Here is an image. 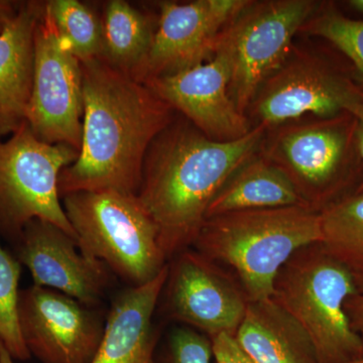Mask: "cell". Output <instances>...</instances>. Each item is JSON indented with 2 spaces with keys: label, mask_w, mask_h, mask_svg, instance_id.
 <instances>
[{
  "label": "cell",
  "mask_w": 363,
  "mask_h": 363,
  "mask_svg": "<svg viewBox=\"0 0 363 363\" xmlns=\"http://www.w3.org/2000/svg\"><path fill=\"white\" fill-rule=\"evenodd\" d=\"M63 207L81 252L104 262L131 286L149 283L167 266L156 223L138 196L73 193L64 196Z\"/></svg>",
  "instance_id": "8992f818"
},
{
  "label": "cell",
  "mask_w": 363,
  "mask_h": 363,
  "mask_svg": "<svg viewBox=\"0 0 363 363\" xmlns=\"http://www.w3.org/2000/svg\"><path fill=\"white\" fill-rule=\"evenodd\" d=\"M348 363H363V357Z\"/></svg>",
  "instance_id": "1f68e13d"
},
{
  "label": "cell",
  "mask_w": 363,
  "mask_h": 363,
  "mask_svg": "<svg viewBox=\"0 0 363 363\" xmlns=\"http://www.w3.org/2000/svg\"><path fill=\"white\" fill-rule=\"evenodd\" d=\"M345 310L353 330L357 332L363 340V286H360L357 295L347 301Z\"/></svg>",
  "instance_id": "4316f807"
},
{
  "label": "cell",
  "mask_w": 363,
  "mask_h": 363,
  "mask_svg": "<svg viewBox=\"0 0 363 363\" xmlns=\"http://www.w3.org/2000/svg\"><path fill=\"white\" fill-rule=\"evenodd\" d=\"M351 114L354 116L357 119V142L358 152H359L360 160H362L363 167V99L353 108ZM363 190V178L362 183L358 186L357 191Z\"/></svg>",
  "instance_id": "83f0119b"
},
{
  "label": "cell",
  "mask_w": 363,
  "mask_h": 363,
  "mask_svg": "<svg viewBox=\"0 0 363 363\" xmlns=\"http://www.w3.org/2000/svg\"><path fill=\"white\" fill-rule=\"evenodd\" d=\"M81 67L82 140L78 159L60 175V195H138L147 150L175 121L177 111L149 86L102 58Z\"/></svg>",
  "instance_id": "6da1fadb"
},
{
  "label": "cell",
  "mask_w": 363,
  "mask_h": 363,
  "mask_svg": "<svg viewBox=\"0 0 363 363\" xmlns=\"http://www.w3.org/2000/svg\"><path fill=\"white\" fill-rule=\"evenodd\" d=\"M60 38L81 62L101 59L104 26L89 6L77 0H52L44 4Z\"/></svg>",
  "instance_id": "7402d4cb"
},
{
  "label": "cell",
  "mask_w": 363,
  "mask_h": 363,
  "mask_svg": "<svg viewBox=\"0 0 363 363\" xmlns=\"http://www.w3.org/2000/svg\"><path fill=\"white\" fill-rule=\"evenodd\" d=\"M169 274V264L143 286L117 296L104 337L90 363H155L157 335L152 316Z\"/></svg>",
  "instance_id": "2e32d148"
},
{
  "label": "cell",
  "mask_w": 363,
  "mask_h": 363,
  "mask_svg": "<svg viewBox=\"0 0 363 363\" xmlns=\"http://www.w3.org/2000/svg\"><path fill=\"white\" fill-rule=\"evenodd\" d=\"M13 360V357L9 354L4 344L0 342V363H14Z\"/></svg>",
  "instance_id": "f546056e"
},
{
  "label": "cell",
  "mask_w": 363,
  "mask_h": 363,
  "mask_svg": "<svg viewBox=\"0 0 363 363\" xmlns=\"http://www.w3.org/2000/svg\"><path fill=\"white\" fill-rule=\"evenodd\" d=\"M211 339L213 357L216 363H255L240 347L235 336L228 333L215 335Z\"/></svg>",
  "instance_id": "484cf974"
},
{
  "label": "cell",
  "mask_w": 363,
  "mask_h": 363,
  "mask_svg": "<svg viewBox=\"0 0 363 363\" xmlns=\"http://www.w3.org/2000/svg\"><path fill=\"white\" fill-rule=\"evenodd\" d=\"M102 26V59L133 75L149 54L156 32L152 21L128 2L112 0L105 7Z\"/></svg>",
  "instance_id": "ffe728a7"
},
{
  "label": "cell",
  "mask_w": 363,
  "mask_h": 363,
  "mask_svg": "<svg viewBox=\"0 0 363 363\" xmlns=\"http://www.w3.org/2000/svg\"><path fill=\"white\" fill-rule=\"evenodd\" d=\"M363 89L315 52L294 45L283 65L260 86L245 116L272 130L304 117L328 118L353 111Z\"/></svg>",
  "instance_id": "9c48e42d"
},
{
  "label": "cell",
  "mask_w": 363,
  "mask_h": 363,
  "mask_svg": "<svg viewBox=\"0 0 363 363\" xmlns=\"http://www.w3.org/2000/svg\"><path fill=\"white\" fill-rule=\"evenodd\" d=\"M164 288L169 316L209 338L235 335L247 312L248 300L240 285L195 250L177 255Z\"/></svg>",
  "instance_id": "4fadbf2b"
},
{
  "label": "cell",
  "mask_w": 363,
  "mask_h": 363,
  "mask_svg": "<svg viewBox=\"0 0 363 363\" xmlns=\"http://www.w3.org/2000/svg\"><path fill=\"white\" fill-rule=\"evenodd\" d=\"M320 4L314 0H250L222 30L215 50L228 57L229 95L243 116L260 86L288 58L294 38Z\"/></svg>",
  "instance_id": "ba28073f"
},
{
  "label": "cell",
  "mask_w": 363,
  "mask_h": 363,
  "mask_svg": "<svg viewBox=\"0 0 363 363\" xmlns=\"http://www.w3.org/2000/svg\"><path fill=\"white\" fill-rule=\"evenodd\" d=\"M348 4H350L354 11L363 14V0H350V1H348Z\"/></svg>",
  "instance_id": "4dcf8cb0"
},
{
  "label": "cell",
  "mask_w": 363,
  "mask_h": 363,
  "mask_svg": "<svg viewBox=\"0 0 363 363\" xmlns=\"http://www.w3.org/2000/svg\"><path fill=\"white\" fill-rule=\"evenodd\" d=\"M266 128L255 126L233 142H216L184 117L152 142L138 198L159 230L167 259L191 247L208 208L241 164L257 154Z\"/></svg>",
  "instance_id": "7a4b0ae2"
},
{
  "label": "cell",
  "mask_w": 363,
  "mask_h": 363,
  "mask_svg": "<svg viewBox=\"0 0 363 363\" xmlns=\"http://www.w3.org/2000/svg\"><path fill=\"white\" fill-rule=\"evenodd\" d=\"M319 213L320 245L363 286V190L344 196Z\"/></svg>",
  "instance_id": "44dd1931"
},
{
  "label": "cell",
  "mask_w": 363,
  "mask_h": 363,
  "mask_svg": "<svg viewBox=\"0 0 363 363\" xmlns=\"http://www.w3.org/2000/svg\"><path fill=\"white\" fill-rule=\"evenodd\" d=\"M82 67L60 38L44 4L33 37L30 130L43 142L80 152L83 126Z\"/></svg>",
  "instance_id": "30bf717a"
},
{
  "label": "cell",
  "mask_w": 363,
  "mask_h": 363,
  "mask_svg": "<svg viewBox=\"0 0 363 363\" xmlns=\"http://www.w3.org/2000/svg\"><path fill=\"white\" fill-rule=\"evenodd\" d=\"M230 77L228 57L216 49L205 63L145 84L207 138L233 142L247 135L252 126L229 95Z\"/></svg>",
  "instance_id": "5bb4252c"
},
{
  "label": "cell",
  "mask_w": 363,
  "mask_h": 363,
  "mask_svg": "<svg viewBox=\"0 0 363 363\" xmlns=\"http://www.w3.org/2000/svg\"><path fill=\"white\" fill-rule=\"evenodd\" d=\"M234 336L255 363H319L307 334L272 298L248 302Z\"/></svg>",
  "instance_id": "ac0fdd59"
},
{
  "label": "cell",
  "mask_w": 363,
  "mask_h": 363,
  "mask_svg": "<svg viewBox=\"0 0 363 363\" xmlns=\"http://www.w3.org/2000/svg\"><path fill=\"white\" fill-rule=\"evenodd\" d=\"M259 152L289 179L305 206L317 212L345 196L362 164L357 119L350 112L281 124L266 131Z\"/></svg>",
  "instance_id": "5b68a950"
},
{
  "label": "cell",
  "mask_w": 363,
  "mask_h": 363,
  "mask_svg": "<svg viewBox=\"0 0 363 363\" xmlns=\"http://www.w3.org/2000/svg\"><path fill=\"white\" fill-rule=\"evenodd\" d=\"M18 324L28 352L43 363H90L105 330L89 307L35 285L20 292Z\"/></svg>",
  "instance_id": "7c38bea8"
},
{
  "label": "cell",
  "mask_w": 363,
  "mask_h": 363,
  "mask_svg": "<svg viewBox=\"0 0 363 363\" xmlns=\"http://www.w3.org/2000/svg\"><path fill=\"white\" fill-rule=\"evenodd\" d=\"M16 240L18 260L30 272L33 285L86 307L98 305L108 285V267L81 252L72 236L50 222L33 220Z\"/></svg>",
  "instance_id": "9a60e30c"
},
{
  "label": "cell",
  "mask_w": 363,
  "mask_h": 363,
  "mask_svg": "<svg viewBox=\"0 0 363 363\" xmlns=\"http://www.w3.org/2000/svg\"><path fill=\"white\" fill-rule=\"evenodd\" d=\"M359 289L350 269L316 243L279 269L271 298L307 334L319 363H348L363 357V340L345 310Z\"/></svg>",
  "instance_id": "277c9868"
},
{
  "label": "cell",
  "mask_w": 363,
  "mask_h": 363,
  "mask_svg": "<svg viewBox=\"0 0 363 363\" xmlns=\"http://www.w3.org/2000/svg\"><path fill=\"white\" fill-rule=\"evenodd\" d=\"M18 6L20 4L0 0V33L6 28L7 23L13 20L14 16L18 13Z\"/></svg>",
  "instance_id": "f1b7e54d"
},
{
  "label": "cell",
  "mask_w": 363,
  "mask_h": 363,
  "mask_svg": "<svg viewBox=\"0 0 363 363\" xmlns=\"http://www.w3.org/2000/svg\"><path fill=\"white\" fill-rule=\"evenodd\" d=\"M321 240L319 212L288 206L210 217L191 247L228 267L248 302H257L272 297L274 279L294 253Z\"/></svg>",
  "instance_id": "3957f363"
},
{
  "label": "cell",
  "mask_w": 363,
  "mask_h": 363,
  "mask_svg": "<svg viewBox=\"0 0 363 363\" xmlns=\"http://www.w3.org/2000/svg\"><path fill=\"white\" fill-rule=\"evenodd\" d=\"M300 33L335 45L352 62L363 80V21L346 18L331 4H321Z\"/></svg>",
  "instance_id": "603a6c76"
},
{
  "label": "cell",
  "mask_w": 363,
  "mask_h": 363,
  "mask_svg": "<svg viewBox=\"0 0 363 363\" xmlns=\"http://www.w3.org/2000/svg\"><path fill=\"white\" fill-rule=\"evenodd\" d=\"M288 206L306 207L292 183L259 150L219 191L208 208L206 219L243 210Z\"/></svg>",
  "instance_id": "d6986e66"
},
{
  "label": "cell",
  "mask_w": 363,
  "mask_h": 363,
  "mask_svg": "<svg viewBox=\"0 0 363 363\" xmlns=\"http://www.w3.org/2000/svg\"><path fill=\"white\" fill-rule=\"evenodd\" d=\"M250 0L162 2L147 58L131 77L147 83L209 61L224 28Z\"/></svg>",
  "instance_id": "8fae6325"
},
{
  "label": "cell",
  "mask_w": 363,
  "mask_h": 363,
  "mask_svg": "<svg viewBox=\"0 0 363 363\" xmlns=\"http://www.w3.org/2000/svg\"><path fill=\"white\" fill-rule=\"evenodd\" d=\"M43 4L25 2L0 33V138L26 123L32 96L33 37Z\"/></svg>",
  "instance_id": "e0dca14e"
},
{
  "label": "cell",
  "mask_w": 363,
  "mask_h": 363,
  "mask_svg": "<svg viewBox=\"0 0 363 363\" xmlns=\"http://www.w3.org/2000/svg\"><path fill=\"white\" fill-rule=\"evenodd\" d=\"M21 262L0 245V342L13 359L28 360V352L18 324Z\"/></svg>",
  "instance_id": "cb8c5ba5"
},
{
  "label": "cell",
  "mask_w": 363,
  "mask_h": 363,
  "mask_svg": "<svg viewBox=\"0 0 363 363\" xmlns=\"http://www.w3.org/2000/svg\"><path fill=\"white\" fill-rule=\"evenodd\" d=\"M78 157L70 145L40 140L28 123L7 140L0 138V233L16 240L28 222L43 220L76 240L61 202L59 178Z\"/></svg>",
  "instance_id": "52a82bcc"
},
{
  "label": "cell",
  "mask_w": 363,
  "mask_h": 363,
  "mask_svg": "<svg viewBox=\"0 0 363 363\" xmlns=\"http://www.w3.org/2000/svg\"><path fill=\"white\" fill-rule=\"evenodd\" d=\"M211 339L188 327L174 329L155 363H212Z\"/></svg>",
  "instance_id": "d4e9b609"
}]
</instances>
